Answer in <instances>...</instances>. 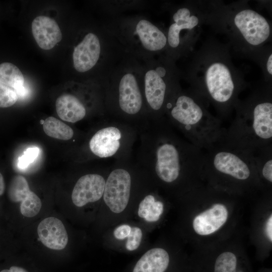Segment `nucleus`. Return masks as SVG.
I'll return each mask as SVG.
<instances>
[{"label": "nucleus", "instance_id": "f257e3e1", "mask_svg": "<svg viewBox=\"0 0 272 272\" xmlns=\"http://www.w3.org/2000/svg\"><path fill=\"white\" fill-rule=\"evenodd\" d=\"M138 133L135 162L143 171L167 184L203 172L205 152L182 137L164 117L149 120Z\"/></svg>", "mask_w": 272, "mask_h": 272}, {"label": "nucleus", "instance_id": "f03ea898", "mask_svg": "<svg viewBox=\"0 0 272 272\" xmlns=\"http://www.w3.org/2000/svg\"><path fill=\"white\" fill-rule=\"evenodd\" d=\"M104 87L108 116L137 129L149 120L141 61L125 53L106 79Z\"/></svg>", "mask_w": 272, "mask_h": 272}, {"label": "nucleus", "instance_id": "7ed1b4c3", "mask_svg": "<svg viewBox=\"0 0 272 272\" xmlns=\"http://www.w3.org/2000/svg\"><path fill=\"white\" fill-rule=\"evenodd\" d=\"M164 117L189 142L205 151L224 142L226 129L189 95L177 92L168 103Z\"/></svg>", "mask_w": 272, "mask_h": 272}, {"label": "nucleus", "instance_id": "20e7f679", "mask_svg": "<svg viewBox=\"0 0 272 272\" xmlns=\"http://www.w3.org/2000/svg\"><path fill=\"white\" fill-rule=\"evenodd\" d=\"M104 25L125 53L143 61L166 47L167 36L143 14L108 17Z\"/></svg>", "mask_w": 272, "mask_h": 272}, {"label": "nucleus", "instance_id": "39448f33", "mask_svg": "<svg viewBox=\"0 0 272 272\" xmlns=\"http://www.w3.org/2000/svg\"><path fill=\"white\" fill-rule=\"evenodd\" d=\"M271 141L272 103L264 101L255 105L251 112L236 117L226 129L223 143L256 153L271 146Z\"/></svg>", "mask_w": 272, "mask_h": 272}, {"label": "nucleus", "instance_id": "423d86ee", "mask_svg": "<svg viewBox=\"0 0 272 272\" xmlns=\"http://www.w3.org/2000/svg\"><path fill=\"white\" fill-rule=\"evenodd\" d=\"M138 137L136 127L107 116L89 139L88 148L93 156L100 159H128Z\"/></svg>", "mask_w": 272, "mask_h": 272}, {"label": "nucleus", "instance_id": "0eeeda50", "mask_svg": "<svg viewBox=\"0 0 272 272\" xmlns=\"http://www.w3.org/2000/svg\"><path fill=\"white\" fill-rule=\"evenodd\" d=\"M143 93L149 120L164 117L166 107L177 92L172 90L165 80L167 70L155 57L142 61Z\"/></svg>", "mask_w": 272, "mask_h": 272}, {"label": "nucleus", "instance_id": "6e6552de", "mask_svg": "<svg viewBox=\"0 0 272 272\" xmlns=\"http://www.w3.org/2000/svg\"><path fill=\"white\" fill-rule=\"evenodd\" d=\"M113 165L107 174L102 197L110 210L118 214L124 211L129 201L133 173L138 165L131 158L115 161Z\"/></svg>", "mask_w": 272, "mask_h": 272}, {"label": "nucleus", "instance_id": "1a4fd4ad", "mask_svg": "<svg viewBox=\"0 0 272 272\" xmlns=\"http://www.w3.org/2000/svg\"><path fill=\"white\" fill-rule=\"evenodd\" d=\"M207 88L212 99L218 103H226L232 99L234 84L228 68L216 62L208 68L206 76Z\"/></svg>", "mask_w": 272, "mask_h": 272}, {"label": "nucleus", "instance_id": "9d476101", "mask_svg": "<svg viewBox=\"0 0 272 272\" xmlns=\"http://www.w3.org/2000/svg\"><path fill=\"white\" fill-rule=\"evenodd\" d=\"M234 22L246 40L253 45L262 43L269 35V25L265 19L252 10L240 12Z\"/></svg>", "mask_w": 272, "mask_h": 272}, {"label": "nucleus", "instance_id": "9b49d317", "mask_svg": "<svg viewBox=\"0 0 272 272\" xmlns=\"http://www.w3.org/2000/svg\"><path fill=\"white\" fill-rule=\"evenodd\" d=\"M106 178L98 173H89L81 176L72 191L73 203L82 207L100 199L103 197Z\"/></svg>", "mask_w": 272, "mask_h": 272}, {"label": "nucleus", "instance_id": "f8f14e48", "mask_svg": "<svg viewBox=\"0 0 272 272\" xmlns=\"http://www.w3.org/2000/svg\"><path fill=\"white\" fill-rule=\"evenodd\" d=\"M31 28L34 39L42 49H52L62 39L61 32L57 22L50 17H36L32 22Z\"/></svg>", "mask_w": 272, "mask_h": 272}, {"label": "nucleus", "instance_id": "ddd939ff", "mask_svg": "<svg viewBox=\"0 0 272 272\" xmlns=\"http://www.w3.org/2000/svg\"><path fill=\"white\" fill-rule=\"evenodd\" d=\"M37 233L41 242L53 250L64 249L68 242V236L62 222L51 217L43 220L38 225Z\"/></svg>", "mask_w": 272, "mask_h": 272}, {"label": "nucleus", "instance_id": "4468645a", "mask_svg": "<svg viewBox=\"0 0 272 272\" xmlns=\"http://www.w3.org/2000/svg\"><path fill=\"white\" fill-rule=\"evenodd\" d=\"M228 216V212L225 205L215 203L194 218L192 223L193 229L200 235L211 234L226 223Z\"/></svg>", "mask_w": 272, "mask_h": 272}, {"label": "nucleus", "instance_id": "2eb2a0df", "mask_svg": "<svg viewBox=\"0 0 272 272\" xmlns=\"http://www.w3.org/2000/svg\"><path fill=\"white\" fill-rule=\"evenodd\" d=\"M58 116L64 121L75 123L84 119L88 114L87 107L78 96L70 94L60 96L55 102Z\"/></svg>", "mask_w": 272, "mask_h": 272}, {"label": "nucleus", "instance_id": "dca6fc26", "mask_svg": "<svg viewBox=\"0 0 272 272\" xmlns=\"http://www.w3.org/2000/svg\"><path fill=\"white\" fill-rule=\"evenodd\" d=\"M174 23L170 26L167 33V43L173 48L179 46L180 42V34L184 29H191L198 23V18L191 16L189 10L186 8H180L173 14Z\"/></svg>", "mask_w": 272, "mask_h": 272}, {"label": "nucleus", "instance_id": "f3484780", "mask_svg": "<svg viewBox=\"0 0 272 272\" xmlns=\"http://www.w3.org/2000/svg\"><path fill=\"white\" fill-rule=\"evenodd\" d=\"M169 256L164 249L155 248L146 252L136 263L133 272H164L168 266Z\"/></svg>", "mask_w": 272, "mask_h": 272}, {"label": "nucleus", "instance_id": "a211bd4d", "mask_svg": "<svg viewBox=\"0 0 272 272\" xmlns=\"http://www.w3.org/2000/svg\"><path fill=\"white\" fill-rule=\"evenodd\" d=\"M0 83L14 89L18 97H22L27 93L24 87V78L22 72L11 62L0 64Z\"/></svg>", "mask_w": 272, "mask_h": 272}, {"label": "nucleus", "instance_id": "6ab92c4d", "mask_svg": "<svg viewBox=\"0 0 272 272\" xmlns=\"http://www.w3.org/2000/svg\"><path fill=\"white\" fill-rule=\"evenodd\" d=\"M163 210V203L160 200H156L154 195L149 194L140 202L138 215L140 217L144 219L147 222H156L160 219Z\"/></svg>", "mask_w": 272, "mask_h": 272}, {"label": "nucleus", "instance_id": "aec40b11", "mask_svg": "<svg viewBox=\"0 0 272 272\" xmlns=\"http://www.w3.org/2000/svg\"><path fill=\"white\" fill-rule=\"evenodd\" d=\"M43 129L48 136L59 140H71L75 135V131L71 126L52 116L44 120Z\"/></svg>", "mask_w": 272, "mask_h": 272}, {"label": "nucleus", "instance_id": "412c9836", "mask_svg": "<svg viewBox=\"0 0 272 272\" xmlns=\"http://www.w3.org/2000/svg\"><path fill=\"white\" fill-rule=\"evenodd\" d=\"M105 3L107 16L112 17L120 15L130 9L143 8L146 3L140 1H107Z\"/></svg>", "mask_w": 272, "mask_h": 272}, {"label": "nucleus", "instance_id": "4be33fe9", "mask_svg": "<svg viewBox=\"0 0 272 272\" xmlns=\"http://www.w3.org/2000/svg\"><path fill=\"white\" fill-rule=\"evenodd\" d=\"M31 191L26 178L21 176H15L11 181L8 194L14 202L22 201Z\"/></svg>", "mask_w": 272, "mask_h": 272}, {"label": "nucleus", "instance_id": "5701e85b", "mask_svg": "<svg viewBox=\"0 0 272 272\" xmlns=\"http://www.w3.org/2000/svg\"><path fill=\"white\" fill-rule=\"evenodd\" d=\"M42 206L40 198L31 191L21 201L20 211L21 214L26 217H33L39 212Z\"/></svg>", "mask_w": 272, "mask_h": 272}, {"label": "nucleus", "instance_id": "b1692460", "mask_svg": "<svg viewBox=\"0 0 272 272\" xmlns=\"http://www.w3.org/2000/svg\"><path fill=\"white\" fill-rule=\"evenodd\" d=\"M237 257L231 252H225L216 259L214 272H236Z\"/></svg>", "mask_w": 272, "mask_h": 272}, {"label": "nucleus", "instance_id": "393cba45", "mask_svg": "<svg viewBox=\"0 0 272 272\" xmlns=\"http://www.w3.org/2000/svg\"><path fill=\"white\" fill-rule=\"evenodd\" d=\"M18 99L17 94L14 89L0 83V107H10Z\"/></svg>", "mask_w": 272, "mask_h": 272}, {"label": "nucleus", "instance_id": "a878e982", "mask_svg": "<svg viewBox=\"0 0 272 272\" xmlns=\"http://www.w3.org/2000/svg\"><path fill=\"white\" fill-rule=\"evenodd\" d=\"M40 152L37 147H30L27 148L23 154L18 158L17 165L19 169H25L37 158Z\"/></svg>", "mask_w": 272, "mask_h": 272}, {"label": "nucleus", "instance_id": "bb28decb", "mask_svg": "<svg viewBox=\"0 0 272 272\" xmlns=\"http://www.w3.org/2000/svg\"><path fill=\"white\" fill-rule=\"evenodd\" d=\"M142 236L143 233L140 228L137 227H131L130 233L127 238L126 248L129 251L137 249L140 245Z\"/></svg>", "mask_w": 272, "mask_h": 272}, {"label": "nucleus", "instance_id": "cd10ccee", "mask_svg": "<svg viewBox=\"0 0 272 272\" xmlns=\"http://www.w3.org/2000/svg\"><path fill=\"white\" fill-rule=\"evenodd\" d=\"M131 227L128 225H122L117 227L113 232L115 238L118 240L127 238L131 231Z\"/></svg>", "mask_w": 272, "mask_h": 272}, {"label": "nucleus", "instance_id": "c85d7f7f", "mask_svg": "<svg viewBox=\"0 0 272 272\" xmlns=\"http://www.w3.org/2000/svg\"><path fill=\"white\" fill-rule=\"evenodd\" d=\"M265 232L268 239L271 242L272 241V216L270 215L266 222L265 227Z\"/></svg>", "mask_w": 272, "mask_h": 272}, {"label": "nucleus", "instance_id": "c756f323", "mask_svg": "<svg viewBox=\"0 0 272 272\" xmlns=\"http://www.w3.org/2000/svg\"><path fill=\"white\" fill-rule=\"evenodd\" d=\"M0 272H28L25 269L16 266H12L9 269L2 270Z\"/></svg>", "mask_w": 272, "mask_h": 272}, {"label": "nucleus", "instance_id": "7c9ffc66", "mask_svg": "<svg viewBox=\"0 0 272 272\" xmlns=\"http://www.w3.org/2000/svg\"><path fill=\"white\" fill-rule=\"evenodd\" d=\"M5 190V183L4 177L0 172V195L4 194Z\"/></svg>", "mask_w": 272, "mask_h": 272}, {"label": "nucleus", "instance_id": "2f4dec72", "mask_svg": "<svg viewBox=\"0 0 272 272\" xmlns=\"http://www.w3.org/2000/svg\"><path fill=\"white\" fill-rule=\"evenodd\" d=\"M271 59H272V55L271 54L268 59V60H267V71L268 72V73L271 75L272 74V69H271V64H272V61H271Z\"/></svg>", "mask_w": 272, "mask_h": 272}]
</instances>
